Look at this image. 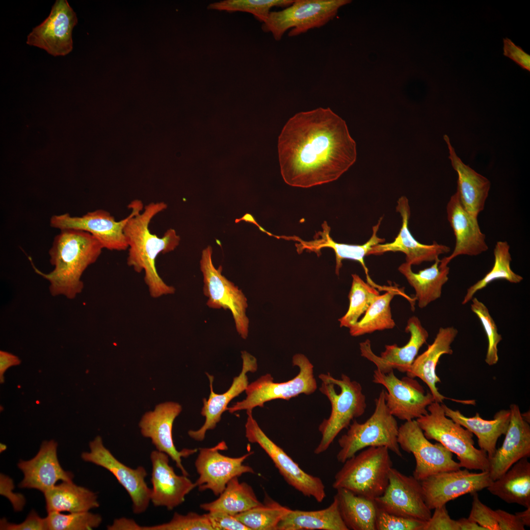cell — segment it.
Instances as JSON below:
<instances>
[{
	"label": "cell",
	"instance_id": "obj_55",
	"mask_svg": "<svg viewBox=\"0 0 530 530\" xmlns=\"http://www.w3.org/2000/svg\"><path fill=\"white\" fill-rule=\"evenodd\" d=\"M515 514L525 526H530V507L523 511L515 512Z\"/></svg>",
	"mask_w": 530,
	"mask_h": 530
},
{
	"label": "cell",
	"instance_id": "obj_56",
	"mask_svg": "<svg viewBox=\"0 0 530 530\" xmlns=\"http://www.w3.org/2000/svg\"><path fill=\"white\" fill-rule=\"evenodd\" d=\"M6 449V446L5 444L0 443V452L1 451L2 452L3 451L5 450Z\"/></svg>",
	"mask_w": 530,
	"mask_h": 530
},
{
	"label": "cell",
	"instance_id": "obj_15",
	"mask_svg": "<svg viewBox=\"0 0 530 530\" xmlns=\"http://www.w3.org/2000/svg\"><path fill=\"white\" fill-rule=\"evenodd\" d=\"M372 381L386 389L385 400L391 414L405 422L427 413L428 406L434 401L431 393L425 394L415 378L407 376L399 379L394 371L383 373L376 369L373 371Z\"/></svg>",
	"mask_w": 530,
	"mask_h": 530
},
{
	"label": "cell",
	"instance_id": "obj_49",
	"mask_svg": "<svg viewBox=\"0 0 530 530\" xmlns=\"http://www.w3.org/2000/svg\"><path fill=\"white\" fill-rule=\"evenodd\" d=\"M213 530H250L235 516L221 511L206 514Z\"/></svg>",
	"mask_w": 530,
	"mask_h": 530
},
{
	"label": "cell",
	"instance_id": "obj_20",
	"mask_svg": "<svg viewBox=\"0 0 530 530\" xmlns=\"http://www.w3.org/2000/svg\"><path fill=\"white\" fill-rule=\"evenodd\" d=\"M182 410V406L176 402L167 401L159 404L153 411L143 415L138 425L142 435L150 439L157 450L166 453L174 461L182 474L188 476V473L182 464V458L195 453L197 450L184 449L178 450L174 445L173 425Z\"/></svg>",
	"mask_w": 530,
	"mask_h": 530
},
{
	"label": "cell",
	"instance_id": "obj_18",
	"mask_svg": "<svg viewBox=\"0 0 530 530\" xmlns=\"http://www.w3.org/2000/svg\"><path fill=\"white\" fill-rule=\"evenodd\" d=\"M492 482L488 471L472 473L465 468L431 475L421 483L425 504L432 510L462 495L487 488Z\"/></svg>",
	"mask_w": 530,
	"mask_h": 530
},
{
	"label": "cell",
	"instance_id": "obj_35",
	"mask_svg": "<svg viewBox=\"0 0 530 530\" xmlns=\"http://www.w3.org/2000/svg\"><path fill=\"white\" fill-rule=\"evenodd\" d=\"M44 494L48 513L88 511L100 506L96 493L72 481H63Z\"/></svg>",
	"mask_w": 530,
	"mask_h": 530
},
{
	"label": "cell",
	"instance_id": "obj_48",
	"mask_svg": "<svg viewBox=\"0 0 530 530\" xmlns=\"http://www.w3.org/2000/svg\"><path fill=\"white\" fill-rule=\"evenodd\" d=\"M434 509L433 515L426 521L423 530H459L457 521L450 517L446 505Z\"/></svg>",
	"mask_w": 530,
	"mask_h": 530
},
{
	"label": "cell",
	"instance_id": "obj_54",
	"mask_svg": "<svg viewBox=\"0 0 530 530\" xmlns=\"http://www.w3.org/2000/svg\"><path fill=\"white\" fill-rule=\"evenodd\" d=\"M456 521L459 530H485L484 528L469 518H462Z\"/></svg>",
	"mask_w": 530,
	"mask_h": 530
},
{
	"label": "cell",
	"instance_id": "obj_42",
	"mask_svg": "<svg viewBox=\"0 0 530 530\" xmlns=\"http://www.w3.org/2000/svg\"><path fill=\"white\" fill-rule=\"evenodd\" d=\"M293 1V0H224L211 3L207 8L228 12H247L263 23L267 19L272 7H287Z\"/></svg>",
	"mask_w": 530,
	"mask_h": 530
},
{
	"label": "cell",
	"instance_id": "obj_13",
	"mask_svg": "<svg viewBox=\"0 0 530 530\" xmlns=\"http://www.w3.org/2000/svg\"><path fill=\"white\" fill-rule=\"evenodd\" d=\"M398 442L401 449L412 453L416 460L413 476L419 481L443 472L461 468L452 459V453L441 443H431L416 420L405 422L398 428Z\"/></svg>",
	"mask_w": 530,
	"mask_h": 530
},
{
	"label": "cell",
	"instance_id": "obj_16",
	"mask_svg": "<svg viewBox=\"0 0 530 530\" xmlns=\"http://www.w3.org/2000/svg\"><path fill=\"white\" fill-rule=\"evenodd\" d=\"M227 449L224 441L212 448L199 449L195 461V467L199 475L195 483L199 490H210L215 496H219L232 478L238 477L244 474H255L252 467L243 464L253 451L238 457H229L220 452V450Z\"/></svg>",
	"mask_w": 530,
	"mask_h": 530
},
{
	"label": "cell",
	"instance_id": "obj_3",
	"mask_svg": "<svg viewBox=\"0 0 530 530\" xmlns=\"http://www.w3.org/2000/svg\"><path fill=\"white\" fill-rule=\"evenodd\" d=\"M103 249L99 241L89 233L80 230L65 229L54 238L49 251L50 263L54 269L44 273L33 265L35 271L50 282L53 296L64 295L74 299L83 288L81 280L85 269L94 263Z\"/></svg>",
	"mask_w": 530,
	"mask_h": 530
},
{
	"label": "cell",
	"instance_id": "obj_17",
	"mask_svg": "<svg viewBox=\"0 0 530 530\" xmlns=\"http://www.w3.org/2000/svg\"><path fill=\"white\" fill-rule=\"evenodd\" d=\"M374 500L379 507L395 515L427 521L432 515L425 504L421 481L393 467L385 491Z\"/></svg>",
	"mask_w": 530,
	"mask_h": 530
},
{
	"label": "cell",
	"instance_id": "obj_38",
	"mask_svg": "<svg viewBox=\"0 0 530 530\" xmlns=\"http://www.w3.org/2000/svg\"><path fill=\"white\" fill-rule=\"evenodd\" d=\"M399 293L397 288L390 287L385 293L380 294L364 317L349 328L350 335L357 337L393 328L396 323L392 318L390 304L395 295Z\"/></svg>",
	"mask_w": 530,
	"mask_h": 530
},
{
	"label": "cell",
	"instance_id": "obj_7",
	"mask_svg": "<svg viewBox=\"0 0 530 530\" xmlns=\"http://www.w3.org/2000/svg\"><path fill=\"white\" fill-rule=\"evenodd\" d=\"M374 401L371 416L363 423L353 420L346 433L339 439L340 450L336 456L339 462L343 463L358 451L371 447H386L402 457L398 442L399 426L386 406L385 390H381Z\"/></svg>",
	"mask_w": 530,
	"mask_h": 530
},
{
	"label": "cell",
	"instance_id": "obj_44",
	"mask_svg": "<svg viewBox=\"0 0 530 530\" xmlns=\"http://www.w3.org/2000/svg\"><path fill=\"white\" fill-rule=\"evenodd\" d=\"M471 301V311L479 319L487 338L485 361L489 366L494 365L499 360L498 345L502 340V336L498 333L497 326L486 306L475 297Z\"/></svg>",
	"mask_w": 530,
	"mask_h": 530
},
{
	"label": "cell",
	"instance_id": "obj_36",
	"mask_svg": "<svg viewBox=\"0 0 530 530\" xmlns=\"http://www.w3.org/2000/svg\"><path fill=\"white\" fill-rule=\"evenodd\" d=\"M342 518L348 530H376L377 505L374 500L344 488L336 489Z\"/></svg>",
	"mask_w": 530,
	"mask_h": 530
},
{
	"label": "cell",
	"instance_id": "obj_37",
	"mask_svg": "<svg viewBox=\"0 0 530 530\" xmlns=\"http://www.w3.org/2000/svg\"><path fill=\"white\" fill-rule=\"evenodd\" d=\"M261 504L252 487L236 477L228 482L217 499L202 504L200 507L208 512L221 511L235 516Z\"/></svg>",
	"mask_w": 530,
	"mask_h": 530
},
{
	"label": "cell",
	"instance_id": "obj_53",
	"mask_svg": "<svg viewBox=\"0 0 530 530\" xmlns=\"http://www.w3.org/2000/svg\"><path fill=\"white\" fill-rule=\"evenodd\" d=\"M21 360L16 355L3 350L0 351V382H4V374L10 367L19 365Z\"/></svg>",
	"mask_w": 530,
	"mask_h": 530
},
{
	"label": "cell",
	"instance_id": "obj_34",
	"mask_svg": "<svg viewBox=\"0 0 530 530\" xmlns=\"http://www.w3.org/2000/svg\"><path fill=\"white\" fill-rule=\"evenodd\" d=\"M348 530L334 496L326 508L313 511L292 510L282 518L276 530Z\"/></svg>",
	"mask_w": 530,
	"mask_h": 530
},
{
	"label": "cell",
	"instance_id": "obj_5",
	"mask_svg": "<svg viewBox=\"0 0 530 530\" xmlns=\"http://www.w3.org/2000/svg\"><path fill=\"white\" fill-rule=\"evenodd\" d=\"M389 451L386 447H368L347 459L335 475L333 487L372 500L379 497L388 485L393 466Z\"/></svg>",
	"mask_w": 530,
	"mask_h": 530
},
{
	"label": "cell",
	"instance_id": "obj_32",
	"mask_svg": "<svg viewBox=\"0 0 530 530\" xmlns=\"http://www.w3.org/2000/svg\"><path fill=\"white\" fill-rule=\"evenodd\" d=\"M411 266L405 262L399 266L398 270L414 289L419 307L424 308L441 296L442 288L449 280L450 268L442 265L439 258L430 267L417 273L412 271Z\"/></svg>",
	"mask_w": 530,
	"mask_h": 530
},
{
	"label": "cell",
	"instance_id": "obj_14",
	"mask_svg": "<svg viewBox=\"0 0 530 530\" xmlns=\"http://www.w3.org/2000/svg\"><path fill=\"white\" fill-rule=\"evenodd\" d=\"M89 446L90 451L82 452L81 458L110 472L129 494L133 513H144L151 503V488L145 480L146 469L142 466L132 468L121 462L104 446L100 436L90 441Z\"/></svg>",
	"mask_w": 530,
	"mask_h": 530
},
{
	"label": "cell",
	"instance_id": "obj_2",
	"mask_svg": "<svg viewBox=\"0 0 530 530\" xmlns=\"http://www.w3.org/2000/svg\"><path fill=\"white\" fill-rule=\"evenodd\" d=\"M167 207L163 202L148 204L141 212L130 218L124 231L128 246L127 264L136 272H144L145 282L154 298L175 292V289L167 285L159 275L156 261L159 254L173 251L180 243V237L171 228L162 237L152 234L149 229L152 219Z\"/></svg>",
	"mask_w": 530,
	"mask_h": 530
},
{
	"label": "cell",
	"instance_id": "obj_28",
	"mask_svg": "<svg viewBox=\"0 0 530 530\" xmlns=\"http://www.w3.org/2000/svg\"><path fill=\"white\" fill-rule=\"evenodd\" d=\"M57 448L54 440L44 441L35 456L19 462L18 467L24 476L20 488L36 489L44 493L58 480L72 481L73 474L64 470L59 464Z\"/></svg>",
	"mask_w": 530,
	"mask_h": 530
},
{
	"label": "cell",
	"instance_id": "obj_39",
	"mask_svg": "<svg viewBox=\"0 0 530 530\" xmlns=\"http://www.w3.org/2000/svg\"><path fill=\"white\" fill-rule=\"evenodd\" d=\"M510 246L505 241L497 242L494 249V263L491 269L480 280L469 287L461 302L465 305L470 302L478 291L485 288L492 282L505 280L513 284L520 283L523 277L514 272L511 268L512 261Z\"/></svg>",
	"mask_w": 530,
	"mask_h": 530
},
{
	"label": "cell",
	"instance_id": "obj_45",
	"mask_svg": "<svg viewBox=\"0 0 530 530\" xmlns=\"http://www.w3.org/2000/svg\"><path fill=\"white\" fill-rule=\"evenodd\" d=\"M139 530H213L206 514L190 512L186 515L175 512L167 523L150 526H141Z\"/></svg>",
	"mask_w": 530,
	"mask_h": 530
},
{
	"label": "cell",
	"instance_id": "obj_12",
	"mask_svg": "<svg viewBox=\"0 0 530 530\" xmlns=\"http://www.w3.org/2000/svg\"><path fill=\"white\" fill-rule=\"evenodd\" d=\"M246 413L245 428L248 441L261 447L289 485L305 496L313 498L318 503L322 502L326 496L322 480L303 471L283 449L265 434L253 418L252 411Z\"/></svg>",
	"mask_w": 530,
	"mask_h": 530
},
{
	"label": "cell",
	"instance_id": "obj_4",
	"mask_svg": "<svg viewBox=\"0 0 530 530\" xmlns=\"http://www.w3.org/2000/svg\"><path fill=\"white\" fill-rule=\"evenodd\" d=\"M318 377L321 381L319 390L329 399L331 411L328 418L324 419L318 426L321 436L314 451L316 454L325 451L340 432L363 415L367 407L366 398L358 382L351 380L344 374H342L340 379L329 373H321Z\"/></svg>",
	"mask_w": 530,
	"mask_h": 530
},
{
	"label": "cell",
	"instance_id": "obj_33",
	"mask_svg": "<svg viewBox=\"0 0 530 530\" xmlns=\"http://www.w3.org/2000/svg\"><path fill=\"white\" fill-rule=\"evenodd\" d=\"M486 489L508 504L530 507V463L528 458L518 460Z\"/></svg>",
	"mask_w": 530,
	"mask_h": 530
},
{
	"label": "cell",
	"instance_id": "obj_40",
	"mask_svg": "<svg viewBox=\"0 0 530 530\" xmlns=\"http://www.w3.org/2000/svg\"><path fill=\"white\" fill-rule=\"evenodd\" d=\"M291 509L265 497L263 504L235 515L250 530H276Z\"/></svg>",
	"mask_w": 530,
	"mask_h": 530
},
{
	"label": "cell",
	"instance_id": "obj_27",
	"mask_svg": "<svg viewBox=\"0 0 530 530\" xmlns=\"http://www.w3.org/2000/svg\"><path fill=\"white\" fill-rule=\"evenodd\" d=\"M448 220L455 237V245L452 253L440 260L443 265L460 255L477 256L486 252L488 246L485 235L481 231L477 218L471 215L464 208L455 192L449 201L447 207Z\"/></svg>",
	"mask_w": 530,
	"mask_h": 530
},
{
	"label": "cell",
	"instance_id": "obj_10",
	"mask_svg": "<svg viewBox=\"0 0 530 530\" xmlns=\"http://www.w3.org/2000/svg\"><path fill=\"white\" fill-rule=\"evenodd\" d=\"M212 248L207 246L202 252L200 269L203 277V292L208 298L207 305L214 309L229 310L236 330L243 339L248 337L249 320L246 315L247 299L242 291L221 273L212 261Z\"/></svg>",
	"mask_w": 530,
	"mask_h": 530
},
{
	"label": "cell",
	"instance_id": "obj_46",
	"mask_svg": "<svg viewBox=\"0 0 530 530\" xmlns=\"http://www.w3.org/2000/svg\"><path fill=\"white\" fill-rule=\"evenodd\" d=\"M426 521L389 513L377 505L376 530H423Z\"/></svg>",
	"mask_w": 530,
	"mask_h": 530
},
{
	"label": "cell",
	"instance_id": "obj_25",
	"mask_svg": "<svg viewBox=\"0 0 530 530\" xmlns=\"http://www.w3.org/2000/svg\"><path fill=\"white\" fill-rule=\"evenodd\" d=\"M241 353V371L238 376L234 378L232 385L225 392L219 394L215 393L212 388L214 377L207 373L210 381V394L208 399L203 398V406L201 412V415L205 417V421L199 429L188 431V435L192 439L197 441H203L207 431L213 429L220 422L221 415L227 410L229 402L245 391L249 384L247 373L255 372L258 369V364L256 358L250 353L246 351H242Z\"/></svg>",
	"mask_w": 530,
	"mask_h": 530
},
{
	"label": "cell",
	"instance_id": "obj_52",
	"mask_svg": "<svg viewBox=\"0 0 530 530\" xmlns=\"http://www.w3.org/2000/svg\"><path fill=\"white\" fill-rule=\"evenodd\" d=\"M498 516L499 530H525V526L517 516L504 510H495Z\"/></svg>",
	"mask_w": 530,
	"mask_h": 530
},
{
	"label": "cell",
	"instance_id": "obj_24",
	"mask_svg": "<svg viewBox=\"0 0 530 530\" xmlns=\"http://www.w3.org/2000/svg\"><path fill=\"white\" fill-rule=\"evenodd\" d=\"M396 211L399 213L402 221L398 234L393 241L373 246L368 255H381L388 252H400L406 256L405 262L412 266L419 265L424 262H434L440 255L450 252V248L449 246L436 241L431 244H423L413 237L408 228L410 208L406 197L402 196L398 199Z\"/></svg>",
	"mask_w": 530,
	"mask_h": 530
},
{
	"label": "cell",
	"instance_id": "obj_41",
	"mask_svg": "<svg viewBox=\"0 0 530 530\" xmlns=\"http://www.w3.org/2000/svg\"><path fill=\"white\" fill-rule=\"evenodd\" d=\"M352 281L348 294L349 301L346 313L338 319L340 327L349 328L357 322L362 315L380 295L379 292L356 274H352Z\"/></svg>",
	"mask_w": 530,
	"mask_h": 530
},
{
	"label": "cell",
	"instance_id": "obj_43",
	"mask_svg": "<svg viewBox=\"0 0 530 530\" xmlns=\"http://www.w3.org/2000/svg\"><path fill=\"white\" fill-rule=\"evenodd\" d=\"M48 530H90L98 528L102 522L101 515L89 511L63 514L58 512L48 513Z\"/></svg>",
	"mask_w": 530,
	"mask_h": 530
},
{
	"label": "cell",
	"instance_id": "obj_23",
	"mask_svg": "<svg viewBox=\"0 0 530 530\" xmlns=\"http://www.w3.org/2000/svg\"><path fill=\"white\" fill-rule=\"evenodd\" d=\"M382 219L383 216H381L377 224L372 227V233L370 239L365 243L360 245L339 243L334 241L330 236L331 228L326 221L322 223L321 230L316 233L313 240L305 241L296 236H281L280 238L295 241L296 251L299 254L306 251L315 252L319 256L321 254L320 251L322 249L331 248L335 254V273L337 275H339L340 269L343 265L342 261L345 259H348L357 261L361 265L368 280L370 277L368 273V269L364 262V258L368 255L369 252L373 246L378 244L383 243L385 241V238H379L377 235Z\"/></svg>",
	"mask_w": 530,
	"mask_h": 530
},
{
	"label": "cell",
	"instance_id": "obj_9",
	"mask_svg": "<svg viewBox=\"0 0 530 530\" xmlns=\"http://www.w3.org/2000/svg\"><path fill=\"white\" fill-rule=\"evenodd\" d=\"M350 0H295L285 9L272 11L263 23L262 30L271 32L280 40L287 30L294 37L315 28L320 27L336 15L339 9L350 3Z\"/></svg>",
	"mask_w": 530,
	"mask_h": 530
},
{
	"label": "cell",
	"instance_id": "obj_30",
	"mask_svg": "<svg viewBox=\"0 0 530 530\" xmlns=\"http://www.w3.org/2000/svg\"><path fill=\"white\" fill-rule=\"evenodd\" d=\"M444 139L448 145L451 165L457 174L456 193L464 208L471 215L477 218L484 208L490 182L461 160L447 135H444Z\"/></svg>",
	"mask_w": 530,
	"mask_h": 530
},
{
	"label": "cell",
	"instance_id": "obj_22",
	"mask_svg": "<svg viewBox=\"0 0 530 530\" xmlns=\"http://www.w3.org/2000/svg\"><path fill=\"white\" fill-rule=\"evenodd\" d=\"M152 485L151 503L155 506L171 510L185 501L186 496L196 487L184 475H177L169 464V456L157 450L150 453Z\"/></svg>",
	"mask_w": 530,
	"mask_h": 530
},
{
	"label": "cell",
	"instance_id": "obj_6",
	"mask_svg": "<svg viewBox=\"0 0 530 530\" xmlns=\"http://www.w3.org/2000/svg\"><path fill=\"white\" fill-rule=\"evenodd\" d=\"M427 409V413L416 419L425 437L455 454L461 467L489 472L488 455L475 447L473 434L447 417L441 403L433 401Z\"/></svg>",
	"mask_w": 530,
	"mask_h": 530
},
{
	"label": "cell",
	"instance_id": "obj_31",
	"mask_svg": "<svg viewBox=\"0 0 530 530\" xmlns=\"http://www.w3.org/2000/svg\"><path fill=\"white\" fill-rule=\"evenodd\" d=\"M441 405L445 415L455 423L466 428L477 438L480 449L485 451L491 458L497 450L498 439L506 433L510 422V409H502L494 416L493 419L487 420L480 417L478 413L474 417H468L458 410H453L444 404Z\"/></svg>",
	"mask_w": 530,
	"mask_h": 530
},
{
	"label": "cell",
	"instance_id": "obj_26",
	"mask_svg": "<svg viewBox=\"0 0 530 530\" xmlns=\"http://www.w3.org/2000/svg\"><path fill=\"white\" fill-rule=\"evenodd\" d=\"M510 419L502 446L489 460V473L494 481L514 463L530 457V426L523 417L518 405H510Z\"/></svg>",
	"mask_w": 530,
	"mask_h": 530
},
{
	"label": "cell",
	"instance_id": "obj_1",
	"mask_svg": "<svg viewBox=\"0 0 530 530\" xmlns=\"http://www.w3.org/2000/svg\"><path fill=\"white\" fill-rule=\"evenodd\" d=\"M278 151L285 182L303 188L337 180L357 157L345 122L329 107L291 117L280 135Z\"/></svg>",
	"mask_w": 530,
	"mask_h": 530
},
{
	"label": "cell",
	"instance_id": "obj_11",
	"mask_svg": "<svg viewBox=\"0 0 530 530\" xmlns=\"http://www.w3.org/2000/svg\"><path fill=\"white\" fill-rule=\"evenodd\" d=\"M131 212L119 221L108 212L99 209L88 212L81 216H72L69 213L53 215L50 226L60 230L73 229L87 232L101 243L103 249L111 251H125L128 246L124 228L130 218L141 212L144 205L141 200H134L128 205Z\"/></svg>",
	"mask_w": 530,
	"mask_h": 530
},
{
	"label": "cell",
	"instance_id": "obj_8",
	"mask_svg": "<svg viewBox=\"0 0 530 530\" xmlns=\"http://www.w3.org/2000/svg\"><path fill=\"white\" fill-rule=\"evenodd\" d=\"M293 366L299 368L297 374L292 379L275 382L270 374L267 373L249 384L245 390V399L227 407L230 413L245 410L252 411L256 407H263L265 402L281 399L289 400L304 394L309 395L317 389L314 375V366L304 354L297 353L292 357Z\"/></svg>",
	"mask_w": 530,
	"mask_h": 530
},
{
	"label": "cell",
	"instance_id": "obj_51",
	"mask_svg": "<svg viewBox=\"0 0 530 530\" xmlns=\"http://www.w3.org/2000/svg\"><path fill=\"white\" fill-rule=\"evenodd\" d=\"M504 55L509 57L522 69L530 71V56L510 39L503 38Z\"/></svg>",
	"mask_w": 530,
	"mask_h": 530
},
{
	"label": "cell",
	"instance_id": "obj_50",
	"mask_svg": "<svg viewBox=\"0 0 530 530\" xmlns=\"http://www.w3.org/2000/svg\"><path fill=\"white\" fill-rule=\"evenodd\" d=\"M0 530H48L46 518H41L34 510L31 511L26 519L19 524L10 523L6 520L2 519L0 521Z\"/></svg>",
	"mask_w": 530,
	"mask_h": 530
},
{
	"label": "cell",
	"instance_id": "obj_21",
	"mask_svg": "<svg viewBox=\"0 0 530 530\" xmlns=\"http://www.w3.org/2000/svg\"><path fill=\"white\" fill-rule=\"evenodd\" d=\"M405 330L410 334V338L404 345L399 347L396 344L385 345L384 351L377 356L372 350L371 341L367 339L360 343L361 356L374 364L382 373H387L395 369L406 373L420 349L426 343L429 334L416 316L408 319Z\"/></svg>",
	"mask_w": 530,
	"mask_h": 530
},
{
	"label": "cell",
	"instance_id": "obj_29",
	"mask_svg": "<svg viewBox=\"0 0 530 530\" xmlns=\"http://www.w3.org/2000/svg\"><path fill=\"white\" fill-rule=\"evenodd\" d=\"M458 333L453 326L440 327L433 343L421 354L416 357L407 376L421 379L428 386L434 401L442 403L445 399H449L438 391L436 384L441 382L436 372V369L440 357L445 354L451 355L453 350L451 345Z\"/></svg>",
	"mask_w": 530,
	"mask_h": 530
},
{
	"label": "cell",
	"instance_id": "obj_47",
	"mask_svg": "<svg viewBox=\"0 0 530 530\" xmlns=\"http://www.w3.org/2000/svg\"><path fill=\"white\" fill-rule=\"evenodd\" d=\"M472 495V509L468 518L477 522L485 530H499L496 511L483 504L479 500L477 493Z\"/></svg>",
	"mask_w": 530,
	"mask_h": 530
},
{
	"label": "cell",
	"instance_id": "obj_19",
	"mask_svg": "<svg viewBox=\"0 0 530 530\" xmlns=\"http://www.w3.org/2000/svg\"><path fill=\"white\" fill-rule=\"evenodd\" d=\"M78 23L76 13L66 0H57L48 17L33 28L26 44L54 56H65L73 50L72 31Z\"/></svg>",
	"mask_w": 530,
	"mask_h": 530
}]
</instances>
